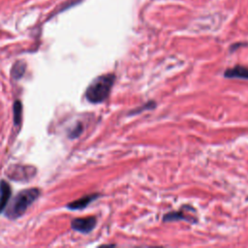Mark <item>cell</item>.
Wrapping results in <instances>:
<instances>
[{
    "label": "cell",
    "instance_id": "obj_1",
    "mask_svg": "<svg viewBox=\"0 0 248 248\" xmlns=\"http://www.w3.org/2000/svg\"><path fill=\"white\" fill-rule=\"evenodd\" d=\"M114 79L115 77L112 74H107L96 78L85 91L87 101L93 104L104 102L109 95Z\"/></svg>",
    "mask_w": 248,
    "mask_h": 248
},
{
    "label": "cell",
    "instance_id": "obj_2",
    "mask_svg": "<svg viewBox=\"0 0 248 248\" xmlns=\"http://www.w3.org/2000/svg\"><path fill=\"white\" fill-rule=\"evenodd\" d=\"M38 196L39 190L36 188L20 191L14 198L11 205L6 211V215L11 219L18 218L26 211L28 206L31 205V203L38 198Z\"/></svg>",
    "mask_w": 248,
    "mask_h": 248
},
{
    "label": "cell",
    "instance_id": "obj_3",
    "mask_svg": "<svg viewBox=\"0 0 248 248\" xmlns=\"http://www.w3.org/2000/svg\"><path fill=\"white\" fill-rule=\"evenodd\" d=\"M36 173V170L30 166L15 165L9 168L7 175L14 180H27Z\"/></svg>",
    "mask_w": 248,
    "mask_h": 248
},
{
    "label": "cell",
    "instance_id": "obj_4",
    "mask_svg": "<svg viewBox=\"0 0 248 248\" xmlns=\"http://www.w3.org/2000/svg\"><path fill=\"white\" fill-rule=\"evenodd\" d=\"M96 218L93 216L90 217H84V218H76L72 221V228L75 231L87 233L90 232L96 226Z\"/></svg>",
    "mask_w": 248,
    "mask_h": 248
},
{
    "label": "cell",
    "instance_id": "obj_5",
    "mask_svg": "<svg viewBox=\"0 0 248 248\" xmlns=\"http://www.w3.org/2000/svg\"><path fill=\"white\" fill-rule=\"evenodd\" d=\"M98 198V195L97 194H92V195H87V196H84L77 201H74L73 202L69 203L67 205L68 208L72 209V210H77V209H82L84 208L85 206H87L91 202H93L95 199Z\"/></svg>",
    "mask_w": 248,
    "mask_h": 248
},
{
    "label": "cell",
    "instance_id": "obj_6",
    "mask_svg": "<svg viewBox=\"0 0 248 248\" xmlns=\"http://www.w3.org/2000/svg\"><path fill=\"white\" fill-rule=\"evenodd\" d=\"M11 193L10 185L5 180H2L0 182V212H2L8 204Z\"/></svg>",
    "mask_w": 248,
    "mask_h": 248
},
{
    "label": "cell",
    "instance_id": "obj_7",
    "mask_svg": "<svg viewBox=\"0 0 248 248\" xmlns=\"http://www.w3.org/2000/svg\"><path fill=\"white\" fill-rule=\"evenodd\" d=\"M225 77L229 78H244L248 79V68L243 66H235L233 68L228 69L225 72Z\"/></svg>",
    "mask_w": 248,
    "mask_h": 248
},
{
    "label": "cell",
    "instance_id": "obj_8",
    "mask_svg": "<svg viewBox=\"0 0 248 248\" xmlns=\"http://www.w3.org/2000/svg\"><path fill=\"white\" fill-rule=\"evenodd\" d=\"M164 221H176V220H185L190 222L191 216H188L184 214L182 211H176V212H170L166 215H164L163 218Z\"/></svg>",
    "mask_w": 248,
    "mask_h": 248
},
{
    "label": "cell",
    "instance_id": "obj_9",
    "mask_svg": "<svg viewBox=\"0 0 248 248\" xmlns=\"http://www.w3.org/2000/svg\"><path fill=\"white\" fill-rule=\"evenodd\" d=\"M25 71V64L22 62H17L14 65L13 69H12V75L15 78H19Z\"/></svg>",
    "mask_w": 248,
    "mask_h": 248
},
{
    "label": "cell",
    "instance_id": "obj_10",
    "mask_svg": "<svg viewBox=\"0 0 248 248\" xmlns=\"http://www.w3.org/2000/svg\"><path fill=\"white\" fill-rule=\"evenodd\" d=\"M21 121V103L16 101L14 104V122L16 125H19Z\"/></svg>",
    "mask_w": 248,
    "mask_h": 248
},
{
    "label": "cell",
    "instance_id": "obj_11",
    "mask_svg": "<svg viewBox=\"0 0 248 248\" xmlns=\"http://www.w3.org/2000/svg\"><path fill=\"white\" fill-rule=\"evenodd\" d=\"M81 131H82V127H81V125H77L76 126V128L72 131V135H71V138H76V137H78L80 133H81Z\"/></svg>",
    "mask_w": 248,
    "mask_h": 248
}]
</instances>
